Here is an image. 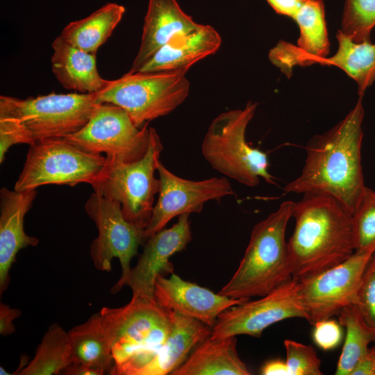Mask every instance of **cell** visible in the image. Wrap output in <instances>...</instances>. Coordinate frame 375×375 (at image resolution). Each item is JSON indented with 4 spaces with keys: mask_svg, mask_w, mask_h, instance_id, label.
Segmentation results:
<instances>
[{
    "mask_svg": "<svg viewBox=\"0 0 375 375\" xmlns=\"http://www.w3.org/2000/svg\"><path fill=\"white\" fill-rule=\"evenodd\" d=\"M98 104L94 94H56L25 99L0 97V116L13 119L32 142L62 138L77 132L88 122Z\"/></svg>",
    "mask_w": 375,
    "mask_h": 375,
    "instance_id": "ba28073f",
    "label": "cell"
},
{
    "mask_svg": "<svg viewBox=\"0 0 375 375\" xmlns=\"http://www.w3.org/2000/svg\"><path fill=\"white\" fill-rule=\"evenodd\" d=\"M157 172L160 181L158 197L144 231L145 242L165 228L174 217L200 212L207 201H220L224 197L234 194L231 183L224 176L201 181L185 179L173 174L161 162Z\"/></svg>",
    "mask_w": 375,
    "mask_h": 375,
    "instance_id": "5bb4252c",
    "label": "cell"
},
{
    "mask_svg": "<svg viewBox=\"0 0 375 375\" xmlns=\"http://www.w3.org/2000/svg\"><path fill=\"white\" fill-rule=\"evenodd\" d=\"M314 326L313 340L319 348L324 351L332 350L340 344L342 338L340 323L327 319L317 322Z\"/></svg>",
    "mask_w": 375,
    "mask_h": 375,
    "instance_id": "836d02e7",
    "label": "cell"
},
{
    "mask_svg": "<svg viewBox=\"0 0 375 375\" xmlns=\"http://www.w3.org/2000/svg\"><path fill=\"white\" fill-rule=\"evenodd\" d=\"M67 333L72 363L85 365L99 375L112 374L115 360L99 312L74 326Z\"/></svg>",
    "mask_w": 375,
    "mask_h": 375,
    "instance_id": "cb8c5ba5",
    "label": "cell"
},
{
    "mask_svg": "<svg viewBox=\"0 0 375 375\" xmlns=\"http://www.w3.org/2000/svg\"><path fill=\"white\" fill-rule=\"evenodd\" d=\"M262 375H290L285 360L273 359L265 362L260 369Z\"/></svg>",
    "mask_w": 375,
    "mask_h": 375,
    "instance_id": "8d00e7d4",
    "label": "cell"
},
{
    "mask_svg": "<svg viewBox=\"0 0 375 375\" xmlns=\"http://www.w3.org/2000/svg\"><path fill=\"white\" fill-rule=\"evenodd\" d=\"M362 99L332 128L310 138L301 173L284 187L285 192L329 195L352 215L366 188L361 163Z\"/></svg>",
    "mask_w": 375,
    "mask_h": 375,
    "instance_id": "6da1fadb",
    "label": "cell"
},
{
    "mask_svg": "<svg viewBox=\"0 0 375 375\" xmlns=\"http://www.w3.org/2000/svg\"><path fill=\"white\" fill-rule=\"evenodd\" d=\"M367 358L371 364L374 375H375V346L369 349Z\"/></svg>",
    "mask_w": 375,
    "mask_h": 375,
    "instance_id": "f35d334b",
    "label": "cell"
},
{
    "mask_svg": "<svg viewBox=\"0 0 375 375\" xmlns=\"http://www.w3.org/2000/svg\"><path fill=\"white\" fill-rule=\"evenodd\" d=\"M375 27V0H345L341 28L356 42H371Z\"/></svg>",
    "mask_w": 375,
    "mask_h": 375,
    "instance_id": "f1b7e54d",
    "label": "cell"
},
{
    "mask_svg": "<svg viewBox=\"0 0 375 375\" xmlns=\"http://www.w3.org/2000/svg\"><path fill=\"white\" fill-rule=\"evenodd\" d=\"M351 221L355 251H375V191L366 186Z\"/></svg>",
    "mask_w": 375,
    "mask_h": 375,
    "instance_id": "f546056e",
    "label": "cell"
},
{
    "mask_svg": "<svg viewBox=\"0 0 375 375\" xmlns=\"http://www.w3.org/2000/svg\"><path fill=\"white\" fill-rule=\"evenodd\" d=\"M212 328L197 319L173 312L172 326L165 341L137 375L171 374L211 335Z\"/></svg>",
    "mask_w": 375,
    "mask_h": 375,
    "instance_id": "44dd1931",
    "label": "cell"
},
{
    "mask_svg": "<svg viewBox=\"0 0 375 375\" xmlns=\"http://www.w3.org/2000/svg\"><path fill=\"white\" fill-rule=\"evenodd\" d=\"M176 0H149L141 42L129 73H135L174 36L199 26Z\"/></svg>",
    "mask_w": 375,
    "mask_h": 375,
    "instance_id": "ffe728a7",
    "label": "cell"
},
{
    "mask_svg": "<svg viewBox=\"0 0 375 375\" xmlns=\"http://www.w3.org/2000/svg\"><path fill=\"white\" fill-rule=\"evenodd\" d=\"M356 305L367 324L375 331V251L364 271Z\"/></svg>",
    "mask_w": 375,
    "mask_h": 375,
    "instance_id": "1f68e13d",
    "label": "cell"
},
{
    "mask_svg": "<svg viewBox=\"0 0 375 375\" xmlns=\"http://www.w3.org/2000/svg\"><path fill=\"white\" fill-rule=\"evenodd\" d=\"M293 19L299 29L297 45L280 41L269 52L271 62L288 76L294 67L315 64L330 52L322 0H306Z\"/></svg>",
    "mask_w": 375,
    "mask_h": 375,
    "instance_id": "2e32d148",
    "label": "cell"
},
{
    "mask_svg": "<svg viewBox=\"0 0 375 375\" xmlns=\"http://www.w3.org/2000/svg\"><path fill=\"white\" fill-rule=\"evenodd\" d=\"M85 210L98 230V236L90 244L94 267L109 272L112 260L117 258L119 261L122 275L111 289L112 293H116L124 287L131 269V262L139 247L145 242L144 229L126 219L119 203L95 192L87 200Z\"/></svg>",
    "mask_w": 375,
    "mask_h": 375,
    "instance_id": "8fae6325",
    "label": "cell"
},
{
    "mask_svg": "<svg viewBox=\"0 0 375 375\" xmlns=\"http://www.w3.org/2000/svg\"><path fill=\"white\" fill-rule=\"evenodd\" d=\"M257 103L249 101L243 109L221 113L210 124L201 144V152L211 167L225 176L248 187L262 178L276 185L269 172L267 154L246 140V130L255 115Z\"/></svg>",
    "mask_w": 375,
    "mask_h": 375,
    "instance_id": "5b68a950",
    "label": "cell"
},
{
    "mask_svg": "<svg viewBox=\"0 0 375 375\" xmlns=\"http://www.w3.org/2000/svg\"><path fill=\"white\" fill-rule=\"evenodd\" d=\"M338 315L339 323L346 329V337L335 374L351 375L367 356L369 344L375 341V331L367 324L356 304L346 306Z\"/></svg>",
    "mask_w": 375,
    "mask_h": 375,
    "instance_id": "4316f807",
    "label": "cell"
},
{
    "mask_svg": "<svg viewBox=\"0 0 375 375\" xmlns=\"http://www.w3.org/2000/svg\"><path fill=\"white\" fill-rule=\"evenodd\" d=\"M286 364L290 375H321V360L315 349L292 340H285Z\"/></svg>",
    "mask_w": 375,
    "mask_h": 375,
    "instance_id": "4dcf8cb0",
    "label": "cell"
},
{
    "mask_svg": "<svg viewBox=\"0 0 375 375\" xmlns=\"http://www.w3.org/2000/svg\"><path fill=\"white\" fill-rule=\"evenodd\" d=\"M294 203L285 201L256 224L241 262L218 292L235 299L262 297L292 278L285 231Z\"/></svg>",
    "mask_w": 375,
    "mask_h": 375,
    "instance_id": "3957f363",
    "label": "cell"
},
{
    "mask_svg": "<svg viewBox=\"0 0 375 375\" xmlns=\"http://www.w3.org/2000/svg\"><path fill=\"white\" fill-rule=\"evenodd\" d=\"M374 251H355L344 262L299 281L306 319L312 325L338 315L344 308L357 304L366 266Z\"/></svg>",
    "mask_w": 375,
    "mask_h": 375,
    "instance_id": "7c38bea8",
    "label": "cell"
},
{
    "mask_svg": "<svg viewBox=\"0 0 375 375\" xmlns=\"http://www.w3.org/2000/svg\"><path fill=\"white\" fill-rule=\"evenodd\" d=\"M288 242L292 278L301 281L333 267L354 252L351 214L334 197L303 194L294 202Z\"/></svg>",
    "mask_w": 375,
    "mask_h": 375,
    "instance_id": "7a4b0ae2",
    "label": "cell"
},
{
    "mask_svg": "<svg viewBox=\"0 0 375 375\" xmlns=\"http://www.w3.org/2000/svg\"><path fill=\"white\" fill-rule=\"evenodd\" d=\"M106 162V156L85 151L65 137L39 140L30 146L14 190L24 191L50 184L91 185Z\"/></svg>",
    "mask_w": 375,
    "mask_h": 375,
    "instance_id": "9c48e42d",
    "label": "cell"
},
{
    "mask_svg": "<svg viewBox=\"0 0 375 375\" xmlns=\"http://www.w3.org/2000/svg\"><path fill=\"white\" fill-rule=\"evenodd\" d=\"M62 374L65 375H99L98 372L85 365L76 363H71L65 367Z\"/></svg>",
    "mask_w": 375,
    "mask_h": 375,
    "instance_id": "74e56055",
    "label": "cell"
},
{
    "mask_svg": "<svg viewBox=\"0 0 375 375\" xmlns=\"http://www.w3.org/2000/svg\"><path fill=\"white\" fill-rule=\"evenodd\" d=\"M52 49V72L64 88L92 94L103 90L108 83L98 72L96 54L72 47L60 35L53 40Z\"/></svg>",
    "mask_w": 375,
    "mask_h": 375,
    "instance_id": "7402d4cb",
    "label": "cell"
},
{
    "mask_svg": "<svg viewBox=\"0 0 375 375\" xmlns=\"http://www.w3.org/2000/svg\"><path fill=\"white\" fill-rule=\"evenodd\" d=\"M21 311L12 308L8 305L0 304V334L3 336L11 335L15 331L14 320L19 317Z\"/></svg>",
    "mask_w": 375,
    "mask_h": 375,
    "instance_id": "e575fe53",
    "label": "cell"
},
{
    "mask_svg": "<svg viewBox=\"0 0 375 375\" xmlns=\"http://www.w3.org/2000/svg\"><path fill=\"white\" fill-rule=\"evenodd\" d=\"M187 72H135L108 81L94 93L98 103H111L123 108L139 128L149 121L165 116L188 97L190 82Z\"/></svg>",
    "mask_w": 375,
    "mask_h": 375,
    "instance_id": "52a82bcc",
    "label": "cell"
},
{
    "mask_svg": "<svg viewBox=\"0 0 375 375\" xmlns=\"http://www.w3.org/2000/svg\"><path fill=\"white\" fill-rule=\"evenodd\" d=\"M124 12L123 6L108 3L88 17L70 22L60 35L72 47L96 54L98 49L110 36Z\"/></svg>",
    "mask_w": 375,
    "mask_h": 375,
    "instance_id": "d4e9b609",
    "label": "cell"
},
{
    "mask_svg": "<svg viewBox=\"0 0 375 375\" xmlns=\"http://www.w3.org/2000/svg\"><path fill=\"white\" fill-rule=\"evenodd\" d=\"M37 195L36 189L24 191L0 190V294L10 283V270L17 253L27 247H35L38 239L24 231V217Z\"/></svg>",
    "mask_w": 375,
    "mask_h": 375,
    "instance_id": "ac0fdd59",
    "label": "cell"
},
{
    "mask_svg": "<svg viewBox=\"0 0 375 375\" xmlns=\"http://www.w3.org/2000/svg\"><path fill=\"white\" fill-rule=\"evenodd\" d=\"M306 319L299 291V281H288L260 299L246 301L222 312L212 328L210 337L247 335L259 338L269 326L282 320Z\"/></svg>",
    "mask_w": 375,
    "mask_h": 375,
    "instance_id": "4fadbf2b",
    "label": "cell"
},
{
    "mask_svg": "<svg viewBox=\"0 0 375 375\" xmlns=\"http://www.w3.org/2000/svg\"><path fill=\"white\" fill-rule=\"evenodd\" d=\"M163 145L156 131L150 127L148 149L140 160L114 162L106 160L91 184L94 192L121 205L126 219L145 228L151 217L160 181L155 176Z\"/></svg>",
    "mask_w": 375,
    "mask_h": 375,
    "instance_id": "8992f818",
    "label": "cell"
},
{
    "mask_svg": "<svg viewBox=\"0 0 375 375\" xmlns=\"http://www.w3.org/2000/svg\"><path fill=\"white\" fill-rule=\"evenodd\" d=\"M65 138L85 151L105 153L108 161L128 162L138 160L145 155L150 127L148 123L138 127L128 114L118 106L98 103L86 124Z\"/></svg>",
    "mask_w": 375,
    "mask_h": 375,
    "instance_id": "30bf717a",
    "label": "cell"
},
{
    "mask_svg": "<svg viewBox=\"0 0 375 375\" xmlns=\"http://www.w3.org/2000/svg\"><path fill=\"white\" fill-rule=\"evenodd\" d=\"M115 360L112 375H137L156 355L172 326L173 311L155 300L131 298L99 312Z\"/></svg>",
    "mask_w": 375,
    "mask_h": 375,
    "instance_id": "277c9868",
    "label": "cell"
},
{
    "mask_svg": "<svg viewBox=\"0 0 375 375\" xmlns=\"http://www.w3.org/2000/svg\"><path fill=\"white\" fill-rule=\"evenodd\" d=\"M221 44V36L213 27L200 24L190 32L174 36L138 72H187L196 62L215 53Z\"/></svg>",
    "mask_w": 375,
    "mask_h": 375,
    "instance_id": "d6986e66",
    "label": "cell"
},
{
    "mask_svg": "<svg viewBox=\"0 0 375 375\" xmlns=\"http://www.w3.org/2000/svg\"><path fill=\"white\" fill-rule=\"evenodd\" d=\"M17 144L32 145L24 129L13 119L0 116V163L10 147Z\"/></svg>",
    "mask_w": 375,
    "mask_h": 375,
    "instance_id": "d6a6232c",
    "label": "cell"
},
{
    "mask_svg": "<svg viewBox=\"0 0 375 375\" xmlns=\"http://www.w3.org/2000/svg\"><path fill=\"white\" fill-rule=\"evenodd\" d=\"M71 363L68 333L56 323L44 333L33 358L15 374L54 375Z\"/></svg>",
    "mask_w": 375,
    "mask_h": 375,
    "instance_id": "83f0119b",
    "label": "cell"
},
{
    "mask_svg": "<svg viewBox=\"0 0 375 375\" xmlns=\"http://www.w3.org/2000/svg\"><path fill=\"white\" fill-rule=\"evenodd\" d=\"M0 374H1V375L2 374L3 375H4V374L8 375V374H10L9 372H8L7 371H6L5 369L3 367L1 366V367H0Z\"/></svg>",
    "mask_w": 375,
    "mask_h": 375,
    "instance_id": "ab89813d",
    "label": "cell"
},
{
    "mask_svg": "<svg viewBox=\"0 0 375 375\" xmlns=\"http://www.w3.org/2000/svg\"><path fill=\"white\" fill-rule=\"evenodd\" d=\"M154 299L160 307L197 319L211 328L222 312L247 301L216 294L174 273L169 278L157 277Z\"/></svg>",
    "mask_w": 375,
    "mask_h": 375,
    "instance_id": "e0dca14e",
    "label": "cell"
},
{
    "mask_svg": "<svg viewBox=\"0 0 375 375\" xmlns=\"http://www.w3.org/2000/svg\"><path fill=\"white\" fill-rule=\"evenodd\" d=\"M278 14L294 18L306 0H266Z\"/></svg>",
    "mask_w": 375,
    "mask_h": 375,
    "instance_id": "d590c367",
    "label": "cell"
},
{
    "mask_svg": "<svg viewBox=\"0 0 375 375\" xmlns=\"http://www.w3.org/2000/svg\"><path fill=\"white\" fill-rule=\"evenodd\" d=\"M172 375H249L240 358L236 336L214 338L210 335L197 345Z\"/></svg>",
    "mask_w": 375,
    "mask_h": 375,
    "instance_id": "603a6c76",
    "label": "cell"
},
{
    "mask_svg": "<svg viewBox=\"0 0 375 375\" xmlns=\"http://www.w3.org/2000/svg\"><path fill=\"white\" fill-rule=\"evenodd\" d=\"M189 215L178 216L172 226L162 229L146 241L142 253L136 265L131 269L124 284L131 288L132 298L155 300L157 277L173 273L170 258L185 249L192 240Z\"/></svg>",
    "mask_w": 375,
    "mask_h": 375,
    "instance_id": "9a60e30c",
    "label": "cell"
},
{
    "mask_svg": "<svg viewBox=\"0 0 375 375\" xmlns=\"http://www.w3.org/2000/svg\"><path fill=\"white\" fill-rule=\"evenodd\" d=\"M336 38L338 46L335 54L319 59L317 63L341 69L356 82L358 94L362 97L375 81V42H356L340 30Z\"/></svg>",
    "mask_w": 375,
    "mask_h": 375,
    "instance_id": "484cf974",
    "label": "cell"
}]
</instances>
